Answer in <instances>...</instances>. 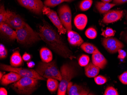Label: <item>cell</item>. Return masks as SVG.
Segmentation results:
<instances>
[{
  "mask_svg": "<svg viewBox=\"0 0 127 95\" xmlns=\"http://www.w3.org/2000/svg\"><path fill=\"white\" fill-rule=\"evenodd\" d=\"M35 71L40 76L45 78H53L60 81L62 79L60 71L59 70L55 61L49 63L40 62Z\"/></svg>",
  "mask_w": 127,
  "mask_h": 95,
  "instance_id": "cell-4",
  "label": "cell"
},
{
  "mask_svg": "<svg viewBox=\"0 0 127 95\" xmlns=\"http://www.w3.org/2000/svg\"><path fill=\"white\" fill-rule=\"evenodd\" d=\"M103 95H118V92L115 88L112 86L107 87Z\"/></svg>",
  "mask_w": 127,
  "mask_h": 95,
  "instance_id": "cell-32",
  "label": "cell"
},
{
  "mask_svg": "<svg viewBox=\"0 0 127 95\" xmlns=\"http://www.w3.org/2000/svg\"><path fill=\"white\" fill-rule=\"evenodd\" d=\"M102 44L105 49L111 54L117 53L119 50L122 49L124 47L122 42L117 38L112 37L103 38L102 40Z\"/></svg>",
  "mask_w": 127,
  "mask_h": 95,
  "instance_id": "cell-10",
  "label": "cell"
},
{
  "mask_svg": "<svg viewBox=\"0 0 127 95\" xmlns=\"http://www.w3.org/2000/svg\"><path fill=\"white\" fill-rule=\"evenodd\" d=\"M95 81L98 85H102L107 82V79L103 76H97L95 77Z\"/></svg>",
  "mask_w": 127,
  "mask_h": 95,
  "instance_id": "cell-31",
  "label": "cell"
},
{
  "mask_svg": "<svg viewBox=\"0 0 127 95\" xmlns=\"http://www.w3.org/2000/svg\"><path fill=\"white\" fill-rule=\"evenodd\" d=\"M13 12L8 10H6L3 5L0 7V23L5 22Z\"/></svg>",
  "mask_w": 127,
  "mask_h": 95,
  "instance_id": "cell-25",
  "label": "cell"
},
{
  "mask_svg": "<svg viewBox=\"0 0 127 95\" xmlns=\"http://www.w3.org/2000/svg\"><path fill=\"white\" fill-rule=\"evenodd\" d=\"M85 67V74L89 78L95 77L99 72V68L93 64L92 62H90Z\"/></svg>",
  "mask_w": 127,
  "mask_h": 95,
  "instance_id": "cell-19",
  "label": "cell"
},
{
  "mask_svg": "<svg viewBox=\"0 0 127 95\" xmlns=\"http://www.w3.org/2000/svg\"><path fill=\"white\" fill-rule=\"evenodd\" d=\"M38 80L35 78L21 77L19 80L12 84L11 87L18 94L30 95L37 89Z\"/></svg>",
  "mask_w": 127,
  "mask_h": 95,
  "instance_id": "cell-2",
  "label": "cell"
},
{
  "mask_svg": "<svg viewBox=\"0 0 127 95\" xmlns=\"http://www.w3.org/2000/svg\"><path fill=\"white\" fill-rule=\"evenodd\" d=\"M59 84L60 83L58 80L55 78H49L47 80V85L48 89L51 93H54L58 90Z\"/></svg>",
  "mask_w": 127,
  "mask_h": 95,
  "instance_id": "cell-24",
  "label": "cell"
},
{
  "mask_svg": "<svg viewBox=\"0 0 127 95\" xmlns=\"http://www.w3.org/2000/svg\"><path fill=\"white\" fill-rule=\"evenodd\" d=\"M115 5H116L113 3L97 2L95 3V6L96 9L100 13L105 14Z\"/></svg>",
  "mask_w": 127,
  "mask_h": 95,
  "instance_id": "cell-20",
  "label": "cell"
},
{
  "mask_svg": "<svg viewBox=\"0 0 127 95\" xmlns=\"http://www.w3.org/2000/svg\"><path fill=\"white\" fill-rule=\"evenodd\" d=\"M43 13L47 16L54 25L57 28L58 32L61 34H65L66 30L64 27L60 19L59 16L55 11L51 10L48 7L44 6L43 9Z\"/></svg>",
  "mask_w": 127,
  "mask_h": 95,
  "instance_id": "cell-8",
  "label": "cell"
},
{
  "mask_svg": "<svg viewBox=\"0 0 127 95\" xmlns=\"http://www.w3.org/2000/svg\"><path fill=\"white\" fill-rule=\"evenodd\" d=\"M87 23L88 18L85 14H78L74 18V24L79 30H84Z\"/></svg>",
  "mask_w": 127,
  "mask_h": 95,
  "instance_id": "cell-18",
  "label": "cell"
},
{
  "mask_svg": "<svg viewBox=\"0 0 127 95\" xmlns=\"http://www.w3.org/2000/svg\"><path fill=\"white\" fill-rule=\"evenodd\" d=\"M126 19H127V15H126Z\"/></svg>",
  "mask_w": 127,
  "mask_h": 95,
  "instance_id": "cell-43",
  "label": "cell"
},
{
  "mask_svg": "<svg viewBox=\"0 0 127 95\" xmlns=\"http://www.w3.org/2000/svg\"><path fill=\"white\" fill-rule=\"evenodd\" d=\"M102 2L105 3H109L112 1L113 0H101Z\"/></svg>",
  "mask_w": 127,
  "mask_h": 95,
  "instance_id": "cell-40",
  "label": "cell"
},
{
  "mask_svg": "<svg viewBox=\"0 0 127 95\" xmlns=\"http://www.w3.org/2000/svg\"><path fill=\"white\" fill-rule=\"evenodd\" d=\"M0 32L1 35L8 40H16V31L5 22L0 23Z\"/></svg>",
  "mask_w": 127,
  "mask_h": 95,
  "instance_id": "cell-14",
  "label": "cell"
},
{
  "mask_svg": "<svg viewBox=\"0 0 127 95\" xmlns=\"http://www.w3.org/2000/svg\"><path fill=\"white\" fill-rule=\"evenodd\" d=\"M93 2V0H83L79 5L80 9L82 11L88 10L91 7Z\"/></svg>",
  "mask_w": 127,
  "mask_h": 95,
  "instance_id": "cell-26",
  "label": "cell"
},
{
  "mask_svg": "<svg viewBox=\"0 0 127 95\" xmlns=\"http://www.w3.org/2000/svg\"><path fill=\"white\" fill-rule=\"evenodd\" d=\"M127 0H113V3L115 5H121L127 2Z\"/></svg>",
  "mask_w": 127,
  "mask_h": 95,
  "instance_id": "cell-37",
  "label": "cell"
},
{
  "mask_svg": "<svg viewBox=\"0 0 127 95\" xmlns=\"http://www.w3.org/2000/svg\"><path fill=\"white\" fill-rule=\"evenodd\" d=\"M22 58H23V60H24L25 61L28 62L31 59V55L25 52L23 55Z\"/></svg>",
  "mask_w": 127,
  "mask_h": 95,
  "instance_id": "cell-36",
  "label": "cell"
},
{
  "mask_svg": "<svg viewBox=\"0 0 127 95\" xmlns=\"http://www.w3.org/2000/svg\"><path fill=\"white\" fill-rule=\"evenodd\" d=\"M58 13L60 19L67 32L72 30V12L68 5H61L58 8Z\"/></svg>",
  "mask_w": 127,
  "mask_h": 95,
  "instance_id": "cell-7",
  "label": "cell"
},
{
  "mask_svg": "<svg viewBox=\"0 0 127 95\" xmlns=\"http://www.w3.org/2000/svg\"><path fill=\"white\" fill-rule=\"evenodd\" d=\"M7 51L3 45H0V58L3 59L7 57Z\"/></svg>",
  "mask_w": 127,
  "mask_h": 95,
  "instance_id": "cell-33",
  "label": "cell"
},
{
  "mask_svg": "<svg viewBox=\"0 0 127 95\" xmlns=\"http://www.w3.org/2000/svg\"><path fill=\"white\" fill-rule=\"evenodd\" d=\"M0 69L1 70L6 71L16 72L22 77H31L35 78L39 80H45V78L40 76L35 70L33 69L14 67L5 64H0Z\"/></svg>",
  "mask_w": 127,
  "mask_h": 95,
  "instance_id": "cell-6",
  "label": "cell"
},
{
  "mask_svg": "<svg viewBox=\"0 0 127 95\" xmlns=\"http://www.w3.org/2000/svg\"><path fill=\"white\" fill-rule=\"evenodd\" d=\"M74 0H64V2H70L74 1Z\"/></svg>",
  "mask_w": 127,
  "mask_h": 95,
  "instance_id": "cell-42",
  "label": "cell"
},
{
  "mask_svg": "<svg viewBox=\"0 0 127 95\" xmlns=\"http://www.w3.org/2000/svg\"><path fill=\"white\" fill-rule=\"evenodd\" d=\"M21 76L16 72H10L9 73L3 75L0 79V83L3 86H7L19 80Z\"/></svg>",
  "mask_w": 127,
  "mask_h": 95,
  "instance_id": "cell-15",
  "label": "cell"
},
{
  "mask_svg": "<svg viewBox=\"0 0 127 95\" xmlns=\"http://www.w3.org/2000/svg\"><path fill=\"white\" fill-rule=\"evenodd\" d=\"M40 57L43 62L49 63L52 61L53 54L51 51L47 47H43L40 51Z\"/></svg>",
  "mask_w": 127,
  "mask_h": 95,
  "instance_id": "cell-21",
  "label": "cell"
},
{
  "mask_svg": "<svg viewBox=\"0 0 127 95\" xmlns=\"http://www.w3.org/2000/svg\"><path fill=\"white\" fill-rule=\"evenodd\" d=\"M60 72L62 79L59 84L57 95H65L68 83L76 76L77 71L73 66L66 63L62 65L61 68Z\"/></svg>",
  "mask_w": 127,
  "mask_h": 95,
  "instance_id": "cell-5",
  "label": "cell"
},
{
  "mask_svg": "<svg viewBox=\"0 0 127 95\" xmlns=\"http://www.w3.org/2000/svg\"><path fill=\"white\" fill-rule=\"evenodd\" d=\"M68 41L72 46H80L84 42L83 39L77 33L73 30L67 33Z\"/></svg>",
  "mask_w": 127,
  "mask_h": 95,
  "instance_id": "cell-16",
  "label": "cell"
},
{
  "mask_svg": "<svg viewBox=\"0 0 127 95\" xmlns=\"http://www.w3.org/2000/svg\"><path fill=\"white\" fill-rule=\"evenodd\" d=\"M119 55L118 56V58L121 59H123L125 58L126 56V53L125 51H123L122 49L119 50L118 51Z\"/></svg>",
  "mask_w": 127,
  "mask_h": 95,
  "instance_id": "cell-35",
  "label": "cell"
},
{
  "mask_svg": "<svg viewBox=\"0 0 127 95\" xmlns=\"http://www.w3.org/2000/svg\"><path fill=\"white\" fill-rule=\"evenodd\" d=\"M90 58L88 55H83L80 57L78 60V63L82 67H85L89 63Z\"/></svg>",
  "mask_w": 127,
  "mask_h": 95,
  "instance_id": "cell-29",
  "label": "cell"
},
{
  "mask_svg": "<svg viewBox=\"0 0 127 95\" xmlns=\"http://www.w3.org/2000/svg\"><path fill=\"white\" fill-rule=\"evenodd\" d=\"M16 31V41L21 44L30 45L41 40L39 33L34 31L27 23Z\"/></svg>",
  "mask_w": 127,
  "mask_h": 95,
  "instance_id": "cell-3",
  "label": "cell"
},
{
  "mask_svg": "<svg viewBox=\"0 0 127 95\" xmlns=\"http://www.w3.org/2000/svg\"><path fill=\"white\" fill-rule=\"evenodd\" d=\"M3 76V73H2L1 72H0V79H1L2 78V76Z\"/></svg>",
  "mask_w": 127,
  "mask_h": 95,
  "instance_id": "cell-41",
  "label": "cell"
},
{
  "mask_svg": "<svg viewBox=\"0 0 127 95\" xmlns=\"http://www.w3.org/2000/svg\"><path fill=\"white\" fill-rule=\"evenodd\" d=\"M7 91L5 89L3 88H0V95H7Z\"/></svg>",
  "mask_w": 127,
  "mask_h": 95,
  "instance_id": "cell-38",
  "label": "cell"
},
{
  "mask_svg": "<svg viewBox=\"0 0 127 95\" xmlns=\"http://www.w3.org/2000/svg\"><path fill=\"white\" fill-rule=\"evenodd\" d=\"M23 59L20 52L18 51L15 52L11 55L10 59L11 66L14 67H18L22 65Z\"/></svg>",
  "mask_w": 127,
  "mask_h": 95,
  "instance_id": "cell-22",
  "label": "cell"
},
{
  "mask_svg": "<svg viewBox=\"0 0 127 95\" xmlns=\"http://www.w3.org/2000/svg\"><path fill=\"white\" fill-rule=\"evenodd\" d=\"M64 2V0H45L43 3L45 6L53 8L56 7Z\"/></svg>",
  "mask_w": 127,
  "mask_h": 95,
  "instance_id": "cell-27",
  "label": "cell"
},
{
  "mask_svg": "<svg viewBox=\"0 0 127 95\" xmlns=\"http://www.w3.org/2000/svg\"><path fill=\"white\" fill-rule=\"evenodd\" d=\"M115 31L111 28L107 27L106 29L103 30L101 35L105 38L113 37L115 35Z\"/></svg>",
  "mask_w": 127,
  "mask_h": 95,
  "instance_id": "cell-30",
  "label": "cell"
},
{
  "mask_svg": "<svg viewBox=\"0 0 127 95\" xmlns=\"http://www.w3.org/2000/svg\"><path fill=\"white\" fill-rule=\"evenodd\" d=\"M123 15V11L119 10H110L105 14L102 19L103 23H112L121 19Z\"/></svg>",
  "mask_w": 127,
  "mask_h": 95,
  "instance_id": "cell-13",
  "label": "cell"
},
{
  "mask_svg": "<svg viewBox=\"0 0 127 95\" xmlns=\"http://www.w3.org/2000/svg\"><path fill=\"white\" fill-rule=\"evenodd\" d=\"M92 62L100 69L104 68L107 63V59L100 52L92 54Z\"/></svg>",
  "mask_w": 127,
  "mask_h": 95,
  "instance_id": "cell-17",
  "label": "cell"
},
{
  "mask_svg": "<svg viewBox=\"0 0 127 95\" xmlns=\"http://www.w3.org/2000/svg\"><path fill=\"white\" fill-rule=\"evenodd\" d=\"M89 92L87 88L71 81L67 86V93L68 95H88Z\"/></svg>",
  "mask_w": 127,
  "mask_h": 95,
  "instance_id": "cell-12",
  "label": "cell"
},
{
  "mask_svg": "<svg viewBox=\"0 0 127 95\" xmlns=\"http://www.w3.org/2000/svg\"><path fill=\"white\" fill-rule=\"evenodd\" d=\"M85 34L88 38L94 39L97 37V32L94 28L90 27L86 30Z\"/></svg>",
  "mask_w": 127,
  "mask_h": 95,
  "instance_id": "cell-28",
  "label": "cell"
},
{
  "mask_svg": "<svg viewBox=\"0 0 127 95\" xmlns=\"http://www.w3.org/2000/svg\"><path fill=\"white\" fill-rule=\"evenodd\" d=\"M22 7L37 15L43 13L44 3L41 0H17Z\"/></svg>",
  "mask_w": 127,
  "mask_h": 95,
  "instance_id": "cell-9",
  "label": "cell"
},
{
  "mask_svg": "<svg viewBox=\"0 0 127 95\" xmlns=\"http://www.w3.org/2000/svg\"><path fill=\"white\" fill-rule=\"evenodd\" d=\"M38 33L41 39L57 54L71 60L75 58L59 34L47 21L43 20V25L39 26Z\"/></svg>",
  "mask_w": 127,
  "mask_h": 95,
  "instance_id": "cell-1",
  "label": "cell"
},
{
  "mask_svg": "<svg viewBox=\"0 0 127 95\" xmlns=\"http://www.w3.org/2000/svg\"><path fill=\"white\" fill-rule=\"evenodd\" d=\"M27 64L28 67L29 68H33L35 65V63L33 61H29L27 63Z\"/></svg>",
  "mask_w": 127,
  "mask_h": 95,
  "instance_id": "cell-39",
  "label": "cell"
},
{
  "mask_svg": "<svg viewBox=\"0 0 127 95\" xmlns=\"http://www.w3.org/2000/svg\"><path fill=\"white\" fill-rule=\"evenodd\" d=\"M80 47L84 52L88 54H93L100 52L99 50L95 46L88 42H83L81 45Z\"/></svg>",
  "mask_w": 127,
  "mask_h": 95,
  "instance_id": "cell-23",
  "label": "cell"
},
{
  "mask_svg": "<svg viewBox=\"0 0 127 95\" xmlns=\"http://www.w3.org/2000/svg\"><path fill=\"white\" fill-rule=\"evenodd\" d=\"M120 81L124 85H127V71L123 72L119 76Z\"/></svg>",
  "mask_w": 127,
  "mask_h": 95,
  "instance_id": "cell-34",
  "label": "cell"
},
{
  "mask_svg": "<svg viewBox=\"0 0 127 95\" xmlns=\"http://www.w3.org/2000/svg\"><path fill=\"white\" fill-rule=\"evenodd\" d=\"M5 23L15 30L23 27L26 23L20 16L14 12L11 14Z\"/></svg>",
  "mask_w": 127,
  "mask_h": 95,
  "instance_id": "cell-11",
  "label": "cell"
}]
</instances>
